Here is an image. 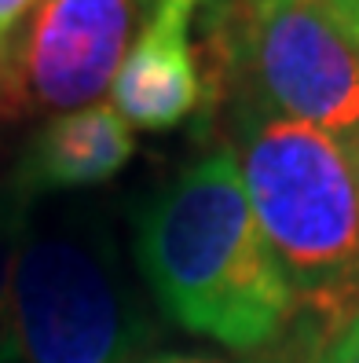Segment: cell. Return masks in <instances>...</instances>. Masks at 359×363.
Listing matches in <instances>:
<instances>
[{
    "instance_id": "obj_7",
    "label": "cell",
    "mask_w": 359,
    "mask_h": 363,
    "mask_svg": "<svg viewBox=\"0 0 359 363\" xmlns=\"http://www.w3.org/2000/svg\"><path fill=\"white\" fill-rule=\"evenodd\" d=\"M132 155V125L118 114V106L89 103L81 111L52 118L45 129L33 133L11 177V187L23 199L92 187L121 173Z\"/></svg>"
},
{
    "instance_id": "obj_4",
    "label": "cell",
    "mask_w": 359,
    "mask_h": 363,
    "mask_svg": "<svg viewBox=\"0 0 359 363\" xmlns=\"http://www.w3.org/2000/svg\"><path fill=\"white\" fill-rule=\"evenodd\" d=\"M213 45L220 62L242 74V103L359 147V23L352 15L326 0H231Z\"/></svg>"
},
{
    "instance_id": "obj_1",
    "label": "cell",
    "mask_w": 359,
    "mask_h": 363,
    "mask_svg": "<svg viewBox=\"0 0 359 363\" xmlns=\"http://www.w3.org/2000/svg\"><path fill=\"white\" fill-rule=\"evenodd\" d=\"M136 261L173 323L246 356L279 341L301 315L249 209L231 147L191 162L147 199Z\"/></svg>"
},
{
    "instance_id": "obj_8",
    "label": "cell",
    "mask_w": 359,
    "mask_h": 363,
    "mask_svg": "<svg viewBox=\"0 0 359 363\" xmlns=\"http://www.w3.org/2000/svg\"><path fill=\"white\" fill-rule=\"evenodd\" d=\"M30 231V199L0 191V363H15V268Z\"/></svg>"
},
{
    "instance_id": "obj_6",
    "label": "cell",
    "mask_w": 359,
    "mask_h": 363,
    "mask_svg": "<svg viewBox=\"0 0 359 363\" xmlns=\"http://www.w3.org/2000/svg\"><path fill=\"white\" fill-rule=\"evenodd\" d=\"M217 0H151L136 40L110 84L118 114L143 133H169L209 103V74L191 45L202 8Z\"/></svg>"
},
{
    "instance_id": "obj_5",
    "label": "cell",
    "mask_w": 359,
    "mask_h": 363,
    "mask_svg": "<svg viewBox=\"0 0 359 363\" xmlns=\"http://www.w3.org/2000/svg\"><path fill=\"white\" fill-rule=\"evenodd\" d=\"M151 0H40L15 55L4 52L23 111H81L114 84Z\"/></svg>"
},
{
    "instance_id": "obj_10",
    "label": "cell",
    "mask_w": 359,
    "mask_h": 363,
    "mask_svg": "<svg viewBox=\"0 0 359 363\" xmlns=\"http://www.w3.org/2000/svg\"><path fill=\"white\" fill-rule=\"evenodd\" d=\"M315 363H359V308L323 341Z\"/></svg>"
},
{
    "instance_id": "obj_9",
    "label": "cell",
    "mask_w": 359,
    "mask_h": 363,
    "mask_svg": "<svg viewBox=\"0 0 359 363\" xmlns=\"http://www.w3.org/2000/svg\"><path fill=\"white\" fill-rule=\"evenodd\" d=\"M334 330H337V327H330V323H323V319L301 312L297 319H293V327H290L279 341H271L268 349L253 352L249 359H253V363H315V359H319L323 341H326Z\"/></svg>"
},
{
    "instance_id": "obj_14",
    "label": "cell",
    "mask_w": 359,
    "mask_h": 363,
    "mask_svg": "<svg viewBox=\"0 0 359 363\" xmlns=\"http://www.w3.org/2000/svg\"><path fill=\"white\" fill-rule=\"evenodd\" d=\"M352 8H355V18H359V0H352Z\"/></svg>"
},
{
    "instance_id": "obj_2",
    "label": "cell",
    "mask_w": 359,
    "mask_h": 363,
    "mask_svg": "<svg viewBox=\"0 0 359 363\" xmlns=\"http://www.w3.org/2000/svg\"><path fill=\"white\" fill-rule=\"evenodd\" d=\"M231 155L301 312L341 327L359 308L355 151L315 125L242 103Z\"/></svg>"
},
{
    "instance_id": "obj_11",
    "label": "cell",
    "mask_w": 359,
    "mask_h": 363,
    "mask_svg": "<svg viewBox=\"0 0 359 363\" xmlns=\"http://www.w3.org/2000/svg\"><path fill=\"white\" fill-rule=\"evenodd\" d=\"M40 8V0H0V48H8L11 33Z\"/></svg>"
},
{
    "instance_id": "obj_13",
    "label": "cell",
    "mask_w": 359,
    "mask_h": 363,
    "mask_svg": "<svg viewBox=\"0 0 359 363\" xmlns=\"http://www.w3.org/2000/svg\"><path fill=\"white\" fill-rule=\"evenodd\" d=\"M326 4H334V8H341L345 15H352V18H355V8H352V0H326ZM355 23H359V18H355Z\"/></svg>"
},
{
    "instance_id": "obj_3",
    "label": "cell",
    "mask_w": 359,
    "mask_h": 363,
    "mask_svg": "<svg viewBox=\"0 0 359 363\" xmlns=\"http://www.w3.org/2000/svg\"><path fill=\"white\" fill-rule=\"evenodd\" d=\"M11 297L15 363H143L154 337L110 231L89 217L30 224Z\"/></svg>"
},
{
    "instance_id": "obj_12",
    "label": "cell",
    "mask_w": 359,
    "mask_h": 363,
    "mask_svg": "<svg viewBox=\"0 0 359 363\" xmlns=\"http://www.w3.org/2000/svg\"><path fill=\"white\" fill-rule=\"evenodd\" d=\"M147 363H224V359H209V356H187V352H169V356H154Z\"/></svg>"
}]
</instances>
